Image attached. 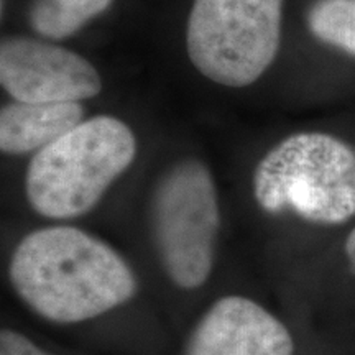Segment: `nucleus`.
I'll return each mask as SVG.
<instances>
[{
  "mask_svg": "<svg viewBox=\"0 0 355 355\" xmlns=\"http://www.w3.org/2000/svg\"><path fill=\"white\" fill-rule=\"evenodd\" d=\"M83 122L78 102L6 105L0 114V148L3 153L24 155L42 150Z\"/></svg>",
  "mask_w": 355,
  "mask_h": 355,
  "instance_id": "6e6552de",
  "label": "nucleus"
},
{
  "mask_svg": "<svg viewBox=\"0 0 355 355\" xmlns=\"http://www.w3.org/2000/svg\"><path fill=\"white\" fill-rule=\"evenodd\" d=\"M112 0H40L32 10V24L40 35L66 38L99 15Z\"/></svg>",
  "mask_w": 355,
  "mask_h": 355,
  "instance_id": "1a4fd4ad",
  "label": "nucleus"
},
{
  "mask_svg": "<svg viewBox=\"0 0 355 355\" xmlns=\"http://www.w3.org/2000/svg\"><path fill=\"white\" fill-rule=\"evenodd\" d=\"M0 81L19 102H78L99 94L101 78L76 53L28 38L6 40L0 48Z\"/></svg>",
  "mask_w": 355,
  "mask_h": 355,
  "instance_id": "423d86ee",
  "label": "nucleus"
},
{
  "mask_svg": "<svg viewBox=\"0 0 355 355\" xmlns=\"http://www.w3.org/2000/svg\"><path fill=\"white\" fill-rule=\"evenodd\" d=\"M279 35L282 0H194L186 44L202 76L243 87L273 63Z\"/></svg>",
  "mask_w": 355,
  "mask_h": 355,
  "instance_id": "20e7f679",
  "label": "nucleus"
},
{
  "mask_svg": "<svg viewBox=\"0 0 355 355\" xmlns=\"http://www.w3.org/2000/svg\"><path fill=\"white\" fill-rule=\"evenodd\" d=\"M8 278L30 309L58 324L102 316L139 290L135 273L117 250L69 225L24 237L10 259Z\"/></svg>",
  "mask_w": 355,
  "mask_h": 355,
  "instance_id": "f257e3e1",
  "label": "nucleus"
},
{
  "mask_svg": "<svg viewBox=\"0 0 355 355\" xmlns=\"http://www.w3.org/2000/svg\"><path fill=\"white\" fill-rule=\"evenodd\" d=\"M0 355H55L38 347L33 340L12 329L0 332Z\"/></svg>",
  "mask_w": 355,
  "mask_h": 355,
  "instance_id": "9b49d317",
  "label": "nucleus"
},
{
  "mask_svg": "<svg viewBox=\"0 0 355 355\" xmlns=\"http://www.w3.org/2000/svg\"><path fill=\"white\" fill-rule=\"evenodd\" d=\"M314 37L355 56V0H318L308 13Z\"/></svg>",
  "mask_w": 355,
  "mask_h": 355,
  "instance_id": "9d476101",
  "label": "nucleus"
},
{
  "mask_svg": "<svg viewBox=\"0 0 355 355\" xmlns=\"http://www.w3.org/2000/svg\"><path fill=\"white\" fill-rule=\"evenodd\" d=\"M261 209H290L316 224L355 216V150L327 133H296L265 155L254 173Z\"/></svg>",
  "mask_w": 355,
  "mask_h": 355,
  "instance_id": "7ed1b4c3",
  "label": "nucleus"
},
{
  "mask_svg": "<svg viewBox=\"0 0 355 355\" xmlns=\"http://www.w3.org/2000/svg\"><path fill=\"white\" fill-rule=\"evenodd\" d=\"M135 153V135L119 119L83 121L32 158L25 181L30 206L50 219L86 214L132 165Z\"/></svg>",
  "mask_w": 355,
  "mask_h": 355,
  "instance_id": "f03ea898",
  "label": "nucleus"
},
{
  "mask_svg": "<svg viewBox=\"0 0 355 355\" xmlns=\"http://www.w3.org/2000/svg\"><path fill=\"white\" fill-rule=\"evenodd\" d=\"M345 254H347L350 265L355 270V229L349 234L347 241H345Z\"/></svg>",
  "mask_w": 355,
  "mask_h": 355,
  "instance_id": "f8f14e48",
  "label": "nucleus"
},
{
  "mask_svg": "<svg viewBox=\"0 0 355 355\" xmlns=\"http://www.w3.org/2000/svg\"><path fill=\"white\" fill-rule=\"evenodd\" d=\"M290 331L263 306L243 296L217 300L199 319L184 355H293Z\"/></svg>",
  "mask_w": 355,
  "mask_h": 355,
  "instance_id": "0eeeda50",
  "label": "nucleus"
},
{
  "mask_svg": "<svg viewBox=\"0 0 355 355\" xmlns=\"http://www.w3.org/2000/svg\"><path fill=\"white\" fill-rule=\"evenodd\" d=\"M220 225L211 171L196 159L178 163L162 178L152 201V232L168 278L196 290L211 277Z\"/></svg>",
  "mask_w": 355,
  "mask_h": 355,
  "instance_id": "39448f33",
  "label": "nucleus"
}]
</instances>
